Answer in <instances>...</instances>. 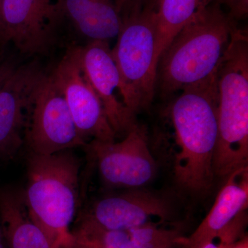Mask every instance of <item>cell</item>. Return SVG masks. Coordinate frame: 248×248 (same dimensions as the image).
<instances>
[{
  "mask_svg": "<svg viewBox=\"0 0 248 248\" xmlns=\"http://www.w3.org/2000/svg\"><path fill=\"white\" fill-rule=\"evenodd\" d=\"M184 245H180V246H174V247H170V248H178L181 247V246H183Z\"/></svg>",
  "mask_w": 248,
  "mask_h": 248,
  "instance_id": "4316f807",
  "label": "cell"
},
{
  "mask_svg": "<svg viewBox=\"0 0 248 248\" xmlns=\"http://www.w3.org/2000/svg\"><path fill=\"white\" fill-rule=\"evenodd\" d=\"M40 62L17 65L0 86V160L14 159L24 144L27 108L32 91L45 74Z\"/></svg>",
  "mask_w": 248,
  "mask_h": 248,
  "instance_id": "8fae6325",
  "label": "cell"
},
{
  "mask_svg": "<svg viewBox=\"0 0 248 248\" xmlns=\"http://www.w3.org/2000/svg\"><path fill=\"white\" fill-rule=\"evenodd\" d=\"M17 65V62L14 58H10L1 60L0 61V86L12 73Z\"/></svg>",
  "mask_w": 248,
  "mask_h": 248,
  "instance_id": "d6986e66",
  "label": "cell"
},
{
  "mask_svg": "<svg viewBox=\"0 0 248 248\" xmlns=\"http://www.w3.org/2000/svg\"><path fill=\"white\" fill-rule=\"evenodd\" d=\"M0 61H1V59H0Z\"/></svg>",
  "mask_w": 248,
  "mask_h": 248,
  "instance_id": "f1b7e54d",
  "label": "cell"
},
{
  "mask_svg": "<svg viewBox=\"0 0 248 248\" xmlns=\"http://www.w3.org/2000/svg\"><path fill=\"white\" fill-rule=\"evenodd\" d=\"M134 4L140 5L141 6H145L146 0H131Z\"/></svg>",
  "mask_w": 248,
  "mask_h": 248,
  "instance_id": "d4e9b609",
  "label": "cell"
},
{
  "mask_svg": "<svg viewBox=\"0 0 248 248\" xmlns=\"http://www.w3.org/2000/svg\"><path fill=\"white\" fill-rule=\"evenodd\" d=\"M54 248H76L74 236H73V239L72 240V241H69V242L58 245V246H55Z\"/></svg>",
  "mask_w": 248,
  "mask_h": 248,
  "instance_id": "7402d4cb",
  "label": "cell"
},
{
  "mask_svg": "<svg viewBox=\"0 0 248 248\" xmlns=\"http://www.w3.org/2000/svg\"><path fill=\"white\" fill-rule=\"evenodd\" d=\"M219 5L224 6L228 11L227 14L237 23L238 21L247 17L248 14V0H212Z\"/></svg>",
  "mask_w": 248,
  "mask_h": 248,
  "instance_id": "ac0fdd59",
  "label": "cell"
},
{
  "mask_svg": "<svg viewBox=\"0 0 248 248\" xmlns=\"http://www.w3.org/2000/svg\"><path fill=\"white\" fill-rule=\"evenodd\" d=\"M85 147L94 155L101 178L109 187L142 188L156 175L157 168L146 129L139 124L120 142L92 141Z\"/></svg>",
  "mask_w": 248,
  "mask_h": 248,
  "instance_id": "ba28073f",
  "label": "cell"
},
{
  "mask_svg": "<svg viewBox=\"0 0 248 248\" xmlns=\"http://www.w3.org/2000/svg\"><path fill=\"white\" fill-rule=\"evenodd\" d=\"M0 229L9 248H53L31 218L24 192L17 187H0Z\"/></svg>",
  "mask_w": 248,
  "mask_h": 248,
  "instance_id": "2e32d148",
  "label": "cell"
},
{
  "mask_svg": "<svg viewBox=\"0 0 248 248\" xmlns=\"http://www.w3.org/2000/svg\"><path fill=\"white\" fill-rule=\"evenodd\" d=\"M50 76L64 96L80 136L86 142H115L116 135L102 102L69 48ZM90 141V142H91Z\"/></svg>",
  "mask_w": 248,
  "mask_h": 248,
  "instance_id": "30bf717a",
  "label": "cell"
},
{
  "mask_svg": "<svg viewBox=\"0 0 248 248\" xmlns=\"http://www.w3.org/2000/svg\"><path fill=\"white\" fill-rule=\"evenodd\" d=\"M228 248H248V238L247 235L235 241Z\"/></svg>",
  "mask_w": 248,
  "mask_h": 248,
  "instance_id": "44dd1931",
  "label": "cell"
},
{
  "mask_svg": "<svg viewBox=\"0 0 248 248\" xmlns=\"http://www.w3.org/2000/svg\"><path fill=\"white\" fill-rule=\"evenodd\" d=\"M24 144L30 153L46 155L86 146L50 73L45 72L31 94Z\"/></svg>",
  "mask_w": 248,
  "mask_h": 248,
  "instance_id": "8992f818",
  "label": "cell"
},
{
  "mask_svg": "<svg viewBox=\"0 0 248 248\" xmlns=\"http://www.w3.org/2000/svg\"><path fill=\"white\" fill-rule=\"evenodd\" d=\"M159 1L160 0H146L145 6H150L152 9L156 11L158 4H159Z\"/></svg>",
  "mask_w": 248,
  "mask_h": 248,
  "instance_id": "cb8c5ba5",
  "label": "cell"
},
{
  "mask_svg": "<svg viewBox=\"0 0 248 248\" xmlns=\"http://www.w3.org/2000/svg\"><path fill=\"white\" fill-rule=\"evenodd\" d=\"M63 22L86 41L109 42L122 26L120 0H60Z\"/></svg>",
  "mask_w": 248,
  "mask_h": 248,
  "instance_id": "4fadbf2b",
  "label": "cell"
},
{
  "mask_svg": "<svg viewBox=\"0 0 248 248\" xmlns=\"http://www.w3.org/2000/svg\"><path fill=\"white\" fill-rule=\"evenodd\" d=\"M62 24L59 0H3L0 50L11 44L24 56H46L58 45Z\"/></svg>",
  "mask_w": 248,
  "mask_h": 248,
  "instance_id": "52a82bcc",
  "label": "cell"
},
{
  "mask_svg": "<svg viewBox=\"0 0 248 248\" xmlns=\"http://www.w3.org/2000/svg\"><path fill=\"white\" fill-rule=\"evenodd\" d=\"M80 161L73 150L52 155L30 153L24 198L31 218L53 248L73 239L70 225L79 193Z\"/></svg>",
  "mask_w": 248,
  "mask_h": 248,
  "instance_id": "3957f363",
  "label": "cell"
},
{
  "mask_svg": "<svg viewBox=\"0 0 248 248\" xmlns=\"http://www.w3.org/2000/svg\"><path fill=\"white\" fill-rule=\"evenodd\" d=\"M75 242H76V248H96L95 247H94V246L87 244V243L83 242V241H78V240H76V239H75Z\"/></svg>",
  "mask_w": 248,
  "mask_h": 248,
  "instance_id": "603a6c76",
  "label": "cell"
},
{
  "mask_svg": "<svg viewBox=\"0 0 248 248\" xmlns=\"http://www.w3.org/2000/svg\"><path fill=\"white\" fill-rule=\"evenodd\" d=\"M239 29L223 8L204 0L160 57L156 87L169 97L218 69Z\"/></svg>",
  "mask_w": 248,
  "mask_h": 248,
  "instance_id": "7a4b0ae2",
  "label": "cell"
},
{
  "mask_svg": "<svg viewBox=\"0 0 248 248\" xmlns=\"http://www.w3.org/2000/svg\"><path fill=\"white\" fill-rule=\"evenodd\" d=\"M120 1L122 26L112 53L124 104L136 116L151 106L156 90L155 11L130 0Z\"/></svg>",
  "mask_w": 248,
  "mask_h": 248,
  "instance_id": "5b68a950",
  "label": "cell"
},
{
  "mask_svg": "<svg viewBox=\"0 0 248 248\" xmlns=\"http://www.w3.org/2000/svg\"><path fill=\"white\" fill-rule=\"evenodd\" d=\"M5 243L3 239L2 234H1V229H0V248H5Z\"/></svg>",
  "mask_w": 248,
  "mask_h": 248,
  "instance_id": "484cf974",
  "label": "cell"
},
{
  "mask_svg": "<svg viewBox=\"0 0 248 248\" xmlns=\"http://www.w3.org/2000/svg\"><path fill=\"white\" fill-rule=\"evenodd\" d=\"M204 0H160L155 11L156 58L195 16Z\"/></svg>",
  "mask_w": 248,
  "mask_h": 248,
  "instance_id": "e0dca14e",
  "label": "cell"
},
{
  "mask_svg": "<svg viewBox=\"0 0 248 248\" xmlns=\"http://www.w3.org/2000/svg\"><path fill=\"white\" fill-rule=\"evenodd\" d=\"M218 136L213 160L215 177L227 179L248 168V42L236 32L218 68Z\"/></svg>",
  "mask_w": 248,
  "mask_h": 248,
  "instance_id": "277c9868",
  "label": "cell"
},
{
  "mask_svg": "<svg viewBox=\"0 0 248 248\" xmlns=\"http://www.w3.org/2000/svg\"><path fill=\"white\" fill-rule=\"evenodd\" d=\"M180 92L170 108L179 147L174 163V179L182 190L205 193L211 189L215 177L213 160L218 136V69Z\"/></svg>",
  "mask_w": 248,
  "mask_h": 248,
  "instance_id": "6da1fadb",
  "label": "cell"
},
{
  "mask_svg": "<svg viewBox=\"0 0 248 248\" xmlns=\"http://www.w3.org/2000/svg\"><path fill=\"white\" fill-rule=\"evenodd\" d=\"M248 168L232 173L217 195L211 210L190 237L186 238L184 248H195L213 241L235 217L248 206Z\"/></svg>",
  "mask_w": 248,
  "mask_h": 248,
  "instance_id": "9a60e30c",
  "label": "cell"
},
{
  "mask_svg": "<svg viewBox=\"0 0 248 248\" xmlns=\"http://www.w3.org/2000/svg\"><path fill=\"white\" fill-rule=\"evenodd\" d=\"M170 208L163 197L142 188L125 189L93 204L83 219L105 230H120L151 223L152 217L169 219Z\"/></svg>",
  "mask_w": 248,
  "mask_h": 248,
  "instance_id": "7c38bea8",
  "label": "cell"
},
{
  "mask_svg": "<svg viewBox=\"0 0 248 248\" xmlns=\"http://www.w3.org/2000/svg\"><path fill=\"white\" fill-rule=\"evenodd\" d=\"M3 0H0V14H1V5H2Z\"/></svg>",
  "mask_w": 248,
  "mask_h": 248,
  "instance_id": "83f0119b",
  "label": "cell"
},
{
  "mask_svg": "<svg viewBox=\"0 0 248 248\" xmlns=\"http://www.w3.org/2000/svg\"><path fill=\"white\" fill-rule=\"evenodd\" d=\"M233 244V243H232ZM231 243L223 242L220 241L218 245L215 244L213 241H208L203 244H201L200 246H197L195 248H228L232 244Z\"/></svg>",
  "mask_w": 248,
  "mask_h": 248,
  "instance_id": "ffe728a7",
  "label": "cell"
},
{
  "mask_svg": "<svg viewBox=\"0 0 248 248\" xmlns=\"http://www.w3.org/2000/svg\"><path fill=\"white\" fill-rule=\"evenodd\" d=\"M73 236L96 248H170L184 245L186 239L179 230L160 228L153 222L126 229L105 230L84 219Z\"/></svg>",
  "mask_w": 248,
  "mask_h": 248,
  "instance_id": "5bb4252c",
  "label": "cell"
},
{
  "mask_svg": "<svg viewBox=\"0 0 248 248\" xmlns=\"http://www.w3.org/2000/svg\"><path fill=\"white\" fill-rule=\"evenodd\" d=\"M68 47L100 99L116 137H125L138 123L124 104L120 73L109 42L94 41Z\"/></svg>",
  "mask_w": 248,
  "mask_h": 248,
  "instance_id": "9c48e42d",
  "label": "cell"
}]
</instances>
